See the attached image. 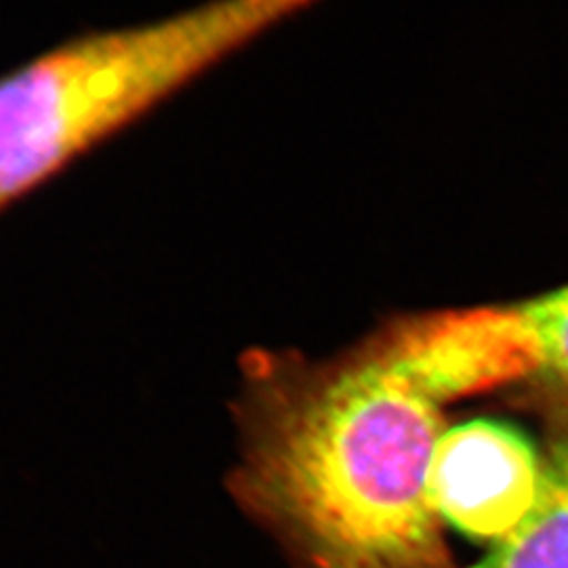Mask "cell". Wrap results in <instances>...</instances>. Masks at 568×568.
I'll list each match as a JSON object with an SVG mask.
<instances>
[{
  "label": "cell",
  "instance_id": "6da1fadb",
  "mask_svg": "<svg viewBox=\"0 0 568 568\" xmlns=\"http://www.w3.org/2000/svg\"><path fill=\"white\" fill-rule=\"evenodd\" d=\"M440 406L379 335L335 358L255 354L234 493L293 568H455L427 493Z\"/></svg>",
  "mask_w": 568,
  "mask_h": 568
},
{
  "label": "cell",
  "instance_id": "7a4b0ae2",
  "mask_svg": "<svg viewBox=\"0 0 568 568\" xmlns=\"http://www.w3.org/2000/svg\"><path fill=\"white\" fill-rule=\"evenodd\" d=\"M314 0H204L61 42L0 77V211Z\"/></svg>",
  "mask_w": 568,
  "mask_h": 568
},
{
  "label": "cell",
  "instance_id": "3957f363",
  "mask_svg": "<svg viewBox=\"0 0 568 568\" xmlns=\"http://www.w3.org/2000/svg\"><path fill=\"white\" fill-rule=\"evenodd\" d=\"M429 368L448 400L514 386L549 417L567 415L568 286L523 304L443 312Z\"/></svg>",
  "mask_w": 568,
  "mask_h": 568
},
{
  "label": "cell",
  "instance_id": "277c9868",
  "mask_svg": "<svg viewBox=\"0 0 568 568\" xmlns=\"http://www.w3.org/2000/svg\"><path fill=\"white\" fill-rule=\"evenodd\" d=\"M539 485L541 455L518 429L487 419L445 429L427 474L443 525L493 546L525 520Z\"/></svg>",
  "mask_w": 568,
  "mask_h": 568
},
{
  "label": "cell",
  "instance_id": "5b68a950",
  "mask_svg": "<svg viewBox=\"0 0 568 568\" xmlns=\"http://www.w3.org/2000/svg\"><path fill=\"white\" fill-rule=\"evenodd\" d=\"M549 419L551 432L532 508L474 568H568V413Z\"/></svg>",
  "mask_w": 568,
  "mask_h": 568
}]
</instances>
